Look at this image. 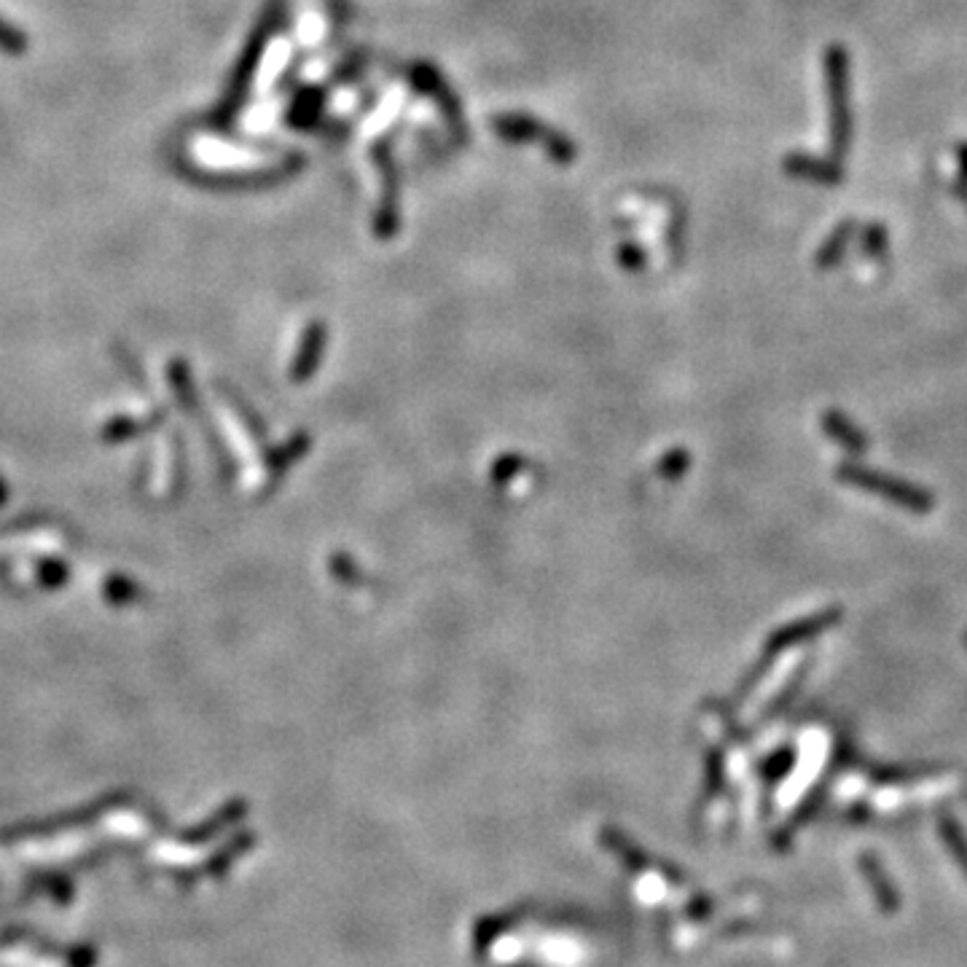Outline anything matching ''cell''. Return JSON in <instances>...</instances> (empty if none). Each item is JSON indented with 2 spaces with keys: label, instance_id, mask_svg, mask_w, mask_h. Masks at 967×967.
Masks as SVG:
<instances>
[{
  "label": "cell",
  "instance_id": "3",
  "mask_svg": "<svg viewBox=\"0 0 967 967\" xmlns=\"http://www.w3.org/2000/svg\"><path fill=\"white\" fill-rule=\"evenodd\" d=\"M965 642H967V637H965Z\"/></svg>",
  "mask_w": 967,
  "mask_h": 967
},
{
  "label": "cell",
  "instance_id": "2",
  "mask_svg": "<svg viewBox=\"0 0 967 967\" xmlns=\"http://www.w3.org/2000/svg\"><path fill=\"white\" fill-rule=\"evenodd\" d=\"M0 49H5V51H22V49H25V36H20V33H16L14 27L3 25V20H0Z\"/></svg>",
  "mask_w": 967,
  "mask_h": 967
},
{
  "label": "cell",
  "instance_id": "1",
  "mask_svg": "<svg viewBox=\"0 0 967 967\" xmlns=\"http://www.w3.org/2000/svg\"><path fill=\"white\" fill-rule=\"evenodd\" d=\"M842 479L844 482H853L862 489H871L884 495L887 500L900 503V506L914 508V511H928L932 506V500L928 497V492L917 489V486L906 484V482H897V479H887L882 473H873V471H862V468H842Z\"/></svg>",
  "mask_w": 967,
  "mask_h": 967
}]
</instances>
